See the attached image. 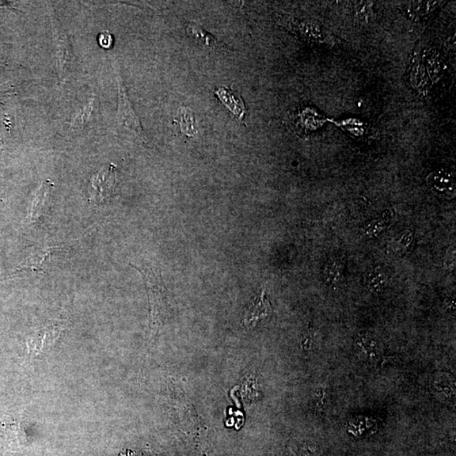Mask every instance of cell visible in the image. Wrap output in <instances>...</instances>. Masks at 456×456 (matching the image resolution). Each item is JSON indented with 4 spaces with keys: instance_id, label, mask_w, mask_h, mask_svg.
Segmentation results:
<instances>
[{
    "instance_id": "6da1fadb",
    "label": "cell",
    "mask_w": 456,
    "mask_h": 456,
    "mask_svg": "<svg viewBox=\"0 0 456 456\" xmlns=\"http://www.w3.org/2000/svg\"><path fill=\"white\" fill-rule=\"evenodd\" d=\"M131 265L142 274L146 285L150 304V332L151 336H154L171 314L169 298L163 286L162 276L157 275L151 269L142 268L132 264Z\"/></svg>"
},
{
    "instance_id": "7a4b0ae2",
    "label": "cell",
    "mask_w": 456,
    "mask_h": 456,
    "mask_svg": "<svg viewBox=\"0 0 456 456\" xmlns=\"http://www.w3.org/2000/svg\"><path fill=\"white\" fill-rule=\"evenodd\" d=\"M52 32L53 45V60L57 74L61 83H66L70 79L75 56L67 32L60 25L59 20L52 17Z\"/></svg>"
},
{
    "instance_id": "3957f363",
    "label": "cell",
    "mask_w": 456,
    "mask_h": 456,
    "mask_svg": "<svg viewBox=\"0 0 456 456\" xmlns=\"http://www.w3.org/2000/svg\"><path fill=\"white\" fill-rule=\"evenodd\" d=\"M116 81L117 87V123L120 126L135 133L140 139L146 138L139 117L137 116L134 108H133L126 88H125L120 72L117 70H116Z\"/></svg>"
},
{
    "instance_id": "277c9868",
    "label": "cell",
    "mask_w": 456,
    "mask_h": 456,
    "mask_svg": "<svg viewBox=\"0 0 456 456\" xmlns=\"http://www.w3.org/2000/svg\"><path fill=\"white\" fill-rule=\"evenodd\" d=\"M116 167L104 165L91 178L88 187L90 202L101 205L112 197L116 187Z\"/></svg>"
},
{
    "instance_id": "5b68a950",
    "label": "cell",
    "mask_w": 456,
    "mask_h": 456,
    "mask_svg": "<svg viewBox=\"0 0 456 456\" xmlns=\"http://www.w3.org/2000/svg\"><path fill=\"white\" fill-rule=\"evenodd\" d=\"M61 332L62 327L59 324L37 327L26 341L30 354L40 357L50 352L58 341Z\"/></svg>"
},
{
    "instance_id": "8992f818",
    "label": "cell",
    "mask_w": 456,
    "mask_h": 456,
    "mask_svg": "<svg viewBox=\"0 0 456 456\" xmlns=\"http://www.w3.org/2000/svg\"><path fill=\"white\" fill-rule=\"evenodd\" d=\"M272 314V307L265 298V292L256 298L247 309L245 318L243 319V325L247 328H253L258 323L263 321Z\"/></svg>"
},
{
    "instance_id": "52a82bcc",
    "label": "cell",
    "mask_w": 456,
    "mask_h": 456,
    "mask_svg": "<svg viewBox=\"0 0 456 456\" xmlns=\"http://www.w3.org/2000/svg\"><path fill=\"white\" fill-rule=\"evenodd\" d=\"M97 111L98 98L96 96L91 97L76 110L71 117L70 128L75 131H82L91 123Z\"/></svg>"
},
{
    "instance_id": "ba28073f",
    "label": "cell",
    "mask_w": 456,
    "mask_h": 456,
    "mask_svg": "<svg viewBox=\"0 0 456 456\" xmlns=\"http://www.w3.org/2000/svg\"><path fill=\"white\" fill-rule=\"evenodd\" d=\"M429 187L436 193L443 196H452L455 193V184L450 173L444 171L433 173L428 178Z\"/></svg>"
},
{
    "instance_id": "9c48e42d",
    "label": "cell",
    "mask_w": 456,
    "mask_h": 456,
    "mask_svg": "<svg viewBox=\"0 0 456 456\" xmlns=\"http://www.w3.org/2000/svg\"><path fill=\"white\" fill-rule=\"evenodd\" d=\"M59 248V247H46V248L37 249L35 252L26 258L24 263L17 269V272L29 271L44 272V263L47 258Z\"/></svg>"
},
{
    "instance_id": "30bf717a",
    "label": "cell",
    "mask_w": 456,
    "mask_h": 456,
    "mask_svg": "<svg viewBox=\"0 0 456 456\" xmlns=\"http://www.w3.org/2000/svg\"><path fill=\"white\" fill-rule=\"evenodd\" d=\"M53 187V184L51 181L45 180L41 182L39 188L37 190L35 196L33 198L32 207H30L29 212L30 223L37 222L43 214L46 200H47L48 193L50 192Z\"/></svg>"
},
{
    "instance_id": "8fae6325",
    "label": "cell",
    "mask_w": 456,
    "mask_h": 456,
    "mask_svg": "<svg viewBox=\"0 0 456 456\" xmlns=\"http://www.w3.org/2000/svg\"><path fill=\"white\" fill-rule=\"evenodd\" d=\"M344 260L340 257H332L327 260L323 269V277L326 283L333 285L339 283L343 276Z\"/></svg>"
},
{
    "instance_id": "7c38bea8",
    "label": "cell",
    "mask_w": 456,
    "mask_h": 456,
    "mask_svg": "<svg viewBox=\"0 0 456 456\" xmlns=\"http://www.w3.org/2000/svg\"><path fill=\"white\" fill-rule=\"evenodd\" d=\"M365 286L374 294L381 292L387 286L388 276L379 267L371 269L364 279Z\"/></svg>"
},
{
    "instance_id": "4fadbf2b",
    "label": "cell",
    "mask_w": 456,
    "mask_h": 456,
    "mask_svg": "<svg viewBox=\"0 0 456 456\" xmlns=\"http://www.w3.org/2000/svg\"><path fill=\"white\" fill-rule=\"evenodd\" d=\"M356 347L362 352L366 359L370 361L378 359L380 355L379 342L368 336H361L357 338Z\"/></svg>"
},
{
    "instance_id": "5bb4252c",
    "label": "cell",
    "mask_w": 456,
    "mask_h": 456,
    "mask_svg": "<svg viewBox=\"0 0 456 456\" xmlns=\"http://www.w3.org/2000/svg\"><path fill=\"white\" fill-rule=\"evenodd\" d=\"M187 32L190 37L195 38V39L201 41L204 45L207 47H214L216 40L210 34L205 32V30L200 26L196 24H189L187 26Z\"/></svg>"
},
{
    "instance_id": "9a60e30c",
    "label": "cell",
    "mask_w": 456,
    "mask_h": 456,
    "mask_svg": "<svg viewBox=\"0 0 456 456\" xmlns=\"http://www.w3.org/2000/svg\"><path fill=\"white\" fill-rule=\"evenodd\" d=\"M180 126L182 129V133H184L186 135L193 136L196 134V129L193 126V119L192 114L188 111L182 112L180 113Z\"/></svg>"
},
{
    "instance_id": "2e32d148",
    "label": "cell",
    "mask_w": 456,
    "mask_h": 456,
    "mask_svg": "<svg viewBox=\"0 0 456 456\" xmlns=\"http://www.w3.org/2000/svg\"><path fill=\"white\" fill-rule=\"evenodd\" d=\"M437 2H413L410 10L417 15H423L430 12L437 5Z\"/></svg>"
},
{
    "instance_id": "e0dca14e",
    "label": "cell",
    "mask_w": 456,
    "mask_h": 456,
    "mask_svg": "<svg viewBox=\"0 0 456 456\" xmlns=\"http://www.w3.org/2000/svg\"><path fill=\"white\" fill-rule=\"evenodd\" d=\"M97 41L99 45H100L102 48L110 49L113 48L114 41L113 37L112 34L108 32H102L99 34Z\"/></svg>"
},
{
    "instance_id": "ac0fdd59",
    "label": "cell",
    "mask_w": 456,
    "mask_h": 456,
    "mask_svg": "<svg viewBox=\"0 0 456 456\" xmlns=\"http://www.w3.org/2000/svg\"><path fill=\"white\" fill-rule=\"evenodd\" d=\"M117 456H142L139 454H136L135 452L128 451L127 453H120Z\"/></svg>"
},
{
    "instance_id": "d6986e66",
    "label": "cell",
    "mask_w": 456,
    "mask_h": 456,
    "mask_svg": "<svg viewBox=\"0 0 456 456\" xmlns=\"http://www.w3.org/2000/svg\"><path fill=\"white\" fill-rule=\"evenodd\" d=\"M0 66H1V64H0Z\"/></svg>"
}]
</instances>
